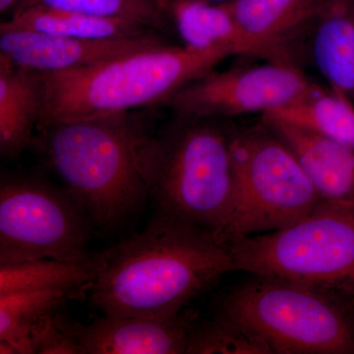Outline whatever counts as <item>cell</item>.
Returning <instances> with one entry per match:
<instances>
[{
	"label": "cell",
	"instance_id": "24",
	"mask_svg": "<svg viewBox=\"0 0 354 354\" xmlns=\"http://www.w3.org/2000/svg\"><path fill=\"white\" fill-rule=\"evenodd\" d=\"M22 0H0V12H8L10 9H15V7L20 3Z\"/></svg>",
	"mask_w": 354,
	"mask_h": 354
},
{
	"label": "cell",
	"instance_id": "23",
	"mask_svg": "<svg viewBox=\"0 0 354 354\" xmlns=\"http://www.w3.org/2000/svg\"><path fill=\"white\" fill-rule=\"evenodd\" d=\"M57 313L46 317L32 328L31 342L34 353L79 354L76 342L58 325Z\"/></svg>",
	"mask_w": 354,
	"mask_h": 354
},
{
	"label": "cell",
	"instance_id": "8",
	"mask_svg": "<svg viewBox=\"0 0 354 354\" xmlns=\"http://www.w3.org/2000/svg\"><path fill=\"white\" fill-rule=\"evenodd\" d=\"M92 221L64 186L38 176L2 177L0 264L39 259L86 262Z\"/></svg>",
	"mask_w": 354,
	"mask_h": 354
},
{
	"label": "cell",
	"instance_id": "17",
	"mask_svg": "<svg viewBox=\"0 0 354 354\" xmlns=\"http://www.w3.org/2000/svg\"><path fill=\"white\" fill-rule=\"evenodd\" d=\"M262 120L288 123L354 148V102L330 87L312 83L290 104L262 114Z\"/></svg>",
	"mask_w": 354,
	"mask_h": 354
},
{
	"label": "cell",
	"instance_id": "21",
	"mask_svg": "<svg viewBox=\"0 0 354 354\" xmlns=\"http://www.w3.org/2000/svg\"><path fill=\"white\" fill-rule=\"evenodd\" d=\"M32 6L129 21L156 31L164 29L169 19L167 10L155 0H22L14 10Z\"/></svg>",
	"mask_w": 354,
	"mask_h": 354
},
{
	"label": "cell",
	"instance_id": "5",
	"mask_svg": "<svg viewBox=\"0 0 354 354\" xmlns=\"http://www.w3.org/2000/svg\"><path fill=\"white\" fill-rule=\"evenodd\" d=\"M227 293L216 315L243 326L274 354H353L354 325L313 286L256 276Z\"/></svg>",
	"mask_w": 354,
	"mask_h": 354
},
{
	"label": "cell",
	"instance_id": "7",
	"mask_svg": "<svg viewBox=\"0 0 354 354\" xmlns=\"http://www.w3.org/2000/svg\"><path fill=\"white\" fill-rule=\"evenodd\" d=\"M234 201L223 243L288 227L323 201L295 153L262 122L230 133Z\"/></svg>",
	"mask_w": 354,
	"mask_h": 354
},
{
	"label": "cell",
	"instance_id": "1",
	"mask_svg": "<svg viewBox=\"0 0 354 354\" xmlns=\"http://www.w3.org/2000/svg\"><path fill=\"white\" fill-rule=\"evenodd\" d=\"M102 254L104 266L88 291L93 305L108 316L176 315L234 272L228 247L216 234L157 216Z\"/></svg>",
	"mask_w": 354,
	"mask_h": 354
},
{
	"label": "cell",
	"instance_id": "13",
	"mask_svg": "<svg viewBox=\"0 0 354 354\" xmlns=\"http://www.w3.org/2000/svg\"><path fill=\"white\" fill-rule=\"evenodd\" d=\"M295 153L323 200L354 202V148L304 128L263 121Z\"/></svg>",
	"mask_w": 354,
	"mask_h": 354
},
{
	"label": "cell",
	"instance_id": "22",
	"mask_svg": "<svg viewBox=\"0 0 354 354\" xmlns=\"http://www.w3.org/2000/svg\"><path fill=\"white\" fill-rule=\"evenodd\" d=\"M195 321L186 354H274L260 337L234 321L218 315L211 321Z\"/></svg>",
	"mask_w": 354,
	"mask_h": 354
},
{
	"label": "cell",
	"instance_id": "19",
	"mask_svg": "<svg viewBox=\"0 0 354 354\" xmlns=\"http://www.w3.org/2000/svg\"><path fill=\"white\" fill-rule=\"evenodd\" d=\"M0 30H30L97 39L132 38L157 32L129 21L106 19L41 6L14 10L10 19L1 23Z\"/></svg>",
	"mask_w": 354,
	"mask_h": 354
},
{
	"label": "cell",
	"instance_id": "20",
	"mask_svg": "<svg viewBox=\"0 0 354 354\" xmlns=\"http://www.w3.org/2000/svg\"><path fill=\"white\" fill-rule=\"evenodd\" d=\"M73 291L44 290L0 295V353L32 354L31 330L65 304L79 298Z\"/></svg>",
	"mask_w": 354,
	"mask_h": 354
},
{
	"label": "cell",
	"instance_id": "14",
	"mask_svg": "<svg viewBox=\"0 0 354 354\" xmlns=\"http://www.w3.org/2000/svg\"><path fill=\"white\" fill-rule=\"evenodd\" d=\"M43 73L0 55V156L17 160L32 142L44 108Z\"/></svg>",
	"mask_w": 354,
	"mask_h": 354
},
{
	"label": "cell",
	"instance_id": "11",
	"mask_svg": "<svg viewBox=\"0 0 354 354\" xmlns=\"http://www.w3.org/2000/svg\"><path fill=\"white\" fill-rule=\"evenodd\" d=\"M329 0H234L235 22L266 62L300 68L310 35Z\"/></svg>",
	"mask_w": 354,
	"mask_h": 354
},
{
	"label": "cell",
	"instance_id": "12",
	"mask_svg": "<svg viewBox=\"0 0 354 354\" xmlns=\"http://www.w3.org/2000/svg\"><path fill=\"white\" fill-rule=\"evenodd\" d=\"M158 43L162 39L156 32L132 38L97 39L30 30H0V55L18 66L41 73L92 66Z\"/></svg>",
	"mask_w": 354,
	"mask_h": 354
},
{
	"label": "cell",
	"instance_id": "9",
	"mask_svg": "<svg viewBox=\"0 0 354 354\" xmlns=\"http://www.w3.org/2000/svg\"><path fill=\"white\" fill-rule=\"evenodd\" d=\"M311 85L301 68L267 62L223 72L213 70L184 86L165 104L184 118L264 114L290 104Z\"/></svg>",
	"mask_w": 354,
	"mask_h": 354
},
{
	"label": "cell",
	"instance_id": "18",
	"mask_svg": "<svg viewBox=\"0 0 354 354\" xmlns=\"http://www.w3.org/2000/svg\"><path fill=\"white\" fill-rule=\"evenodd\" d=\"M104 266L102 254L86 262L55 259L0 264V295L21 291L62 290L82 297Z\"/></svg>",
	"mask_w": 354,
	"mask_h": 354
},
{
	"label": "cell",
	"instance_id": "15",
	"mask_svg": "<svg viewBox=\"0 0 354 354\" xmlns=\"http://www.w3.org/2000/svg\"><path fill=\"white\" fill-rule=\"evenodd\" d=\"M307 58L333 90L354 102V0H329L310 35Z\"/></svg>",
	"mask_w": 354,
	"mask_h": 354
},
{
	"label": "cell",
	"instance_id": "3",
	"mask_svg": "<svg viewBox=\"0 0 354 354\" xmlns=\"http://www.w3.org/2000/svg\"><path fill=\"white\" fill-rule=\"evenodd\" d=\"M207 118L177 115L137 145L155 215L220 235L234 201L230 133Z\"/></svg>",
	"mask_w": 354,
	"mask_h": 354
},
{
	"label": "cell",
	"instance_id": "6",
	"mask_svg": "<svg viewBox=\"0 0 354 354\" xmlns=\"http://www.w3.org/2000/svg\"><path fill=\"white\" fill-rule=\"evenodd\" d=\"M225 244L234 272L354 288V202L323 200L288 227Z\"/></svg>",
	"mask_w": 354,
	"mask_h": 354
},
{
	"label": "cell",
	"instance_id": "16",
	"mask_svg": "<svg viewBox=\"0 0 354 354\" xmlns=\"http://www.w3.org/2000/svg\"><path fill=\"white\" fill-rule=\"evenodd\" d=\"M167 15L183 46L196 50L223 48L232 55L256 57L255 50L235 22L228 4L169 0Z\"/></svg>",
	"mask_w": 354,
	"mask_h": 354
},
{
	"label": "cell",
	"instance_id": "2",
	"mask_svg": "<svg viewBox=\"0 0 354 354\" xmlns=\"http://www.w3.org/2000/svg\"><path fill=\"white\" fill-rule=\"evenodd\" d=\"M230 57L232 53L223 48L196 50L162 41L92 66L43 73L38 129L165 104L184 86Z\"/></svg>",
	"mask_w": 354,
	"mask_h": 354
},
{
	"label": "cell",
	"instance_id": "4",
	"mask_svg": "<svg viewBox=\"0 0 354 354\" xmlns=\"http://www.w3.org/2000/svg\"><path fill=\"white\" fill-rule=\"evenodd\" d=\"M46 164L86 212L93 225L111 230L149 199L137 160L148 134L129 113L66 121L39 130Z\"/></svg>",
	"mask_w": 354,
	"mask_h": 354
},
{
	"label": "cell",
	"instance_id": "26",
	"mask_svg": "<svg viewBox=\"0 0 354 354\" xmlns=\"http://www.w3.org/2000/svg\"><path fill=\"white\" fill-rule=\"evenodd\" d=\"M156 2H158L160 6H162L164 7L165 10H167V6H169V0H155Z\"/></svg>",
	"mask_w": 354,
	"mask_h": 354
},
{
	"label": "cell",
	"instance_id": "25",
	"mask_svg": "<svg viewBox=\"0 0 354 354\" xmlns=\"http://www.w3.org/2000/svg\"><path fill=\"white\" fill-rule=\"evenodd\" d=\"M204 1L209 2V3L214 4H228L234 0H204Z\"/></svg>",
	"mask_w": 354,
	"mask_h": 354
},
{
	"label": "cell",
	"instance_id": "10",
	"mask_svg": "<svg viewBox=\"0 0 354 354\" xmlns=\"http://www.w3.org/2000/svg\"><path fill=\"white\" fill-rule=\"evenodd\" d=\"M195 320L181 313L155 318L104 315L82 324L62 311L57 314L58 325L76 342L79 354L185 353Z\"/></svg>",
	"mask_w": 354,
	"mask_h": 354
}]
</instances>
